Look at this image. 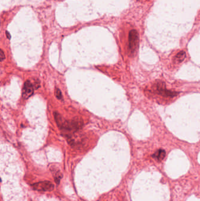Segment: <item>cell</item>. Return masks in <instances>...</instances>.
Masks as SVG:
<instances>
[{"instance_id":"6da1fadb","label":"cell","mask_w":200,"mask_h":201,"mask_svg":"<svg viewBox=\"0 0 200 201\" xmlns=\"http://www.w3.org/2000/svg\"><path fill=\"white\" fill-rule=\"evenodd\" d=\"M54 116L55 121L60 129L69 132H76L81 129L83 126V121L79 118H75L71 121H67L63 120L62 116L57 112L54 113Z\"/></svg>"},{"instance_id":"7a4b0ae2","label":"cell","mask_w":200,"mask_h":201,"mask_svg":"<svg viewBox=\"0 0 200 201\" xmlns=\"http://www.w3.org/2000/svg\"><path fill=\"white\" fill-rule=\"evenodd\" d=\"M139 34L136 30L132 29L129 34V50L131 54H134L139 46Z\"/></svg>"},{"instance_id":"3957f363","label":"cell","mask_w":200,"mask_h":201,"mask_svg":"<svg viewBox=\"0 0 200 201\" xmlns=\"http://www.w3.org/2000/svg\"><path fill=\"white\" fill-rule=\"evenodd\" d=\"M33 189L38 190V191H51L54 189V185L49 181H43L40 182H38L32 185Z\"/></svg>"},{"instance_id":"277c9868","label":"cell","mask_w":200,"mask_h":201,"mask_svg":"<svg viewBox=\"0 0 200 201\" xmlns=\"http://www.w3.org/2000/svg\"><path fill=\"white\" fill-rule=\"evenodd\" d=\"M157 89L158 93L163 96L173 97L176 96L178 94L177 92L166 89L165 86H164V84L163 82L157 83Z\"/></svg>"},{"instance_id":"5b68a950","label":"cell","mask_w":200,"mask_h":201,"mask_svg":"<svg viewBox=\"0 0 200 201\" xmlns=\"http://www.w3.org/2000/svg\"><path fill=\"white\" fill-rule=\"evenodd\" d=\"M34 94V86L29 81H27L22 89V97L24 99H28Z\"/></svg>"},{"instance_id":"8992f818","label":"cell","mask_w":200,"mask_h":201,"mask_svg":"<svg viewBox=\"0 0 200 201\" xmlns=\"http://www.w3.org/2000/svg\"><path fill=\"white\" fill-rule=\"evenodd\" d=\"M166 156V151L163 149H158L153 155V158L155 159L156 160L160 162Z\"/></svg>"},{"instance_id":"52a82bcc","label":"cell","mask_w":200,"mask_h":201,"mask_svg":"<svg viewBox=\"0 0 200 201\" xmlns=\"http://www.w3.org/2000/svg\"><path fill=\"white\" fill-rule=\"evenodd\" d=\"M186 52H185L184 51H182L178 52V53L176 55V56H175V62H177V63H180V62H181L184 59V58H186Z\"/></svg>"},{"instance_id":"ba28073f","label":"cell","mask_w":200,"mask_h":201,"mask_svg":"<svg viewBox=\"0 0 200 201\" xmlns=\"http://www.w3.org/2000/svg\"><path fill=\"white\" fill-rule=\"evenodd\" d=\"M55 93L56 97L57 98L58 100L62 99V95L60 90L59 88H55Z\"/></svg>"},{"instance_id":"9c48e42d","label":"cell","mask_w":200,"mask_h":201,"mask_svg":"<svg viewBox=\"0 0 200 201\" xmlns=\"http://www.w3.org/2000/svg\"><path fill=\"white\" fill-rule=\"evenodd\" d=\"M0 58H1V61H3L5 59V54L3 52L2 50H1V54H0Z\"/></svg>"},{"instance_id":"30bf717a","label":"cell","mask_w":200,"mask_h":201,"mask_svg":"<svg viewBox=\"0 0 200 201\" xmlns=\"http://www.w3.org/2000/svg\"><path fill=\"white\" fill-rule=\"evenodd\" d=\"M6 34H7V38H8V39H10V38H11V35H10V34L8 33V31H6Z\"/></svg>"}]
</instances>
